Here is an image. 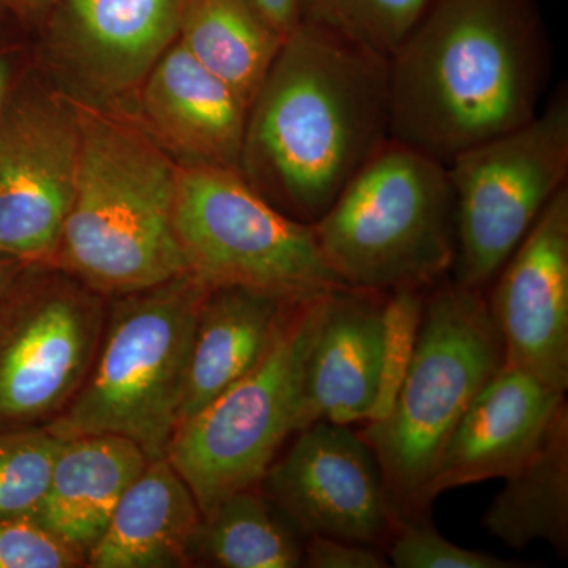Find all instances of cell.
<instances>
[{"label": "cell", "instance_id": "obj_1", "mask_svg": "<svg viewBox=\"0 0 568 568\" xmlns=\"http://www.w3.org/2000/svg\"><path fill=\"white\" fill-rule=\"evenodd\" d=\"M390 140V59L298 22L246 112L239 173L315 224Z\"/></svg>", "mask_w": 568, "mask_h": 568}, {"label": "cell", "instance_id": "obj_2", "mask_svg": "<svg viewBox=\"0 0 568 568\" xmlns=\"http://www.w3.org/2000/svg\"><path fill=\"white\" fill-rule=\"evenodd\" d=\"M549 70L538 0H433L390 58V140L448 164L537 115Z\"/></svg>", "mask_w": 568, "mask_h": 568}, {"label": "cell", "instance_id": "obj_3", "mask_svg": "<svg viewBox=\"0 0 568 568\" xmlns=\"http://www.w3.org/2000/svg\"><path fill=\"white\" fill-rule=\"evenodd\" d=\"M77 110V190L50 264L104 298L189 274L174 227L178 164L136 126Z\"/></svg>", "mask_w": 568, "mask_h": 568}, {"label": "cell", "instance_id": "obj_4", "mask_svg": "<svg viewBox=\"0 0 568 568\" xmlns=\"http://www.w3.org/2000/svg\"><path fill=\"white\" fill-rule=\"evenodd\" d=\"M324 263L345 286L426 291L457 256V204L446 163L388 140L315 224Z\"/></svg>", "mask_w": 568, "mask_h": 568}, {"label": "cell", "instance_id": "obj_5", "mask_svg": "<svg viewBox=\"0 0 568 568\" xmlns=\"http://www.w3.org/2000/svg\"><path fill=\"white\" fill-rule=\"evenodd\" d=\"M207 287L192 274L118 295L91 369L47 429L61 439L115 435L163 458L181 420L194 325Z\"/></svg>", "mask_w": 568, "mask_h": 568}, {"label": "cell", "instance_id": "obj_6", "mask_svg": "<svg viewBox=\"0 0 568 568\" xmlns=\"http://www.w3.org/2000/svg\"><path fill=\"white\" fill-rule=\"evenodd\" d=\"M504 364L487 291L448 276L425 294L417 349L392 413L361 436L383 469L398 526L425 519L424 491L448 437Z\"/></svg>", "mask_w": 568, "mask_h": 568}, {"label": "cell", "instance_id": "obj_7", "mask_svg": "<svg viewBox=\"0 0 568 568\" xmlns=\"http://www.w3.org/2000/svg\"><path fill=\"white\" fill-rule=\"evenodd\" d=\"M174 227L189 274L207 290L241 286L304 301L345 286L324 263L313 224L284 215L237 170L179 166Z\"/></svg>", "mask_w": 568, "mask_h": 568}, {"label": "cell", "instance_id": "obj_8", "mask_svg": "<svg viewBox=\"0 0 568 568\" xmlns=\"http://www.w3.org/2000/svg\"><path fill=\"white\" fill-rule=\"evenodd\" d=\"M317 295L298 302L248 375L175 428L164 458L192 489L201 514L260 487L284 440L301 429L302 357Z\"/></svg>", "mask_w": 568, "mask_h": 568}, {"label": "cell", "instance_id": "obj_9", "mask_svg": "<svg viewBox=\"0 0 568 568\" xmlns=\"http://www.w3.org/2000/svg\"><path fill=\"white\" fill-rule=\"evenodd\" d=\"M457 204L450 278L487 291L545 207L568 185V91L511 132L447 164Z\"/></svg>", "mask_w": 568, "mask_h": 568}, {"label": "cell", "instance_id": "obj_10", "mask_svg": "<svg viewBox=\"0 0 568 568\" xmlns=\"http://www.w3.org/2000/svg\"><path fill=\"white\" fill-rule=\"evenodd\" d=\"M106 298L32 263L0 295V433L37 428L69 406L91 369Z\"/></svg>", "mask_w": 568, "mask_h": 568}, {"label": "cell", "instance_id": "obj_11", "mask_svg": "<svg viewBox=\"0 0 568 568\" xmlns=\"http://www.w3.org/2000/svg\"><path fill=\"white\" fill-rule=\"evenodd\" d=\"M260 489L308 536L384 544L398 528L394 500L373 448L349 425L316 422L295 433Z\"/></svg>", "mask_w": 568, "mask_h": 568}, {"label": "cell", "instance_id": "obj_12", "mask_svg": "<svg viewBox=\"0 0 568 568\" xmlns=\"http://www.w3.org/2000/svg\"><path fill=\"white\" fill-rule=\"evenodd\" d=\"M81 126L77 108L22 103L0 123V253L50 264L77 190Z\"/></svg>", "mask_w": 568, "mask_h": 568}, {"label": "cell", "instance_id": "obj_13", "mask_svg": "<svg viewBox=\"0 0 568 568\" xmlns=\"http://www.w3.org/2000/svg\"><path fill=\"white\" fill-rule=\"evenodd\" d=\"M488 287L504 362L566 394L568 185L552 197Z\"/></svg>", "mask_w": 568, "mask_h": 568}, {"label": "cell", "instance_id": "obj_14", "mask_svg": "<svg viewBox=\"0 0 568 568\" xmlns=\"http://www.w3.org/2000/svg\"><path fill=\"white\" fill-rule=\"evenodd\" d=\"M564 403V392L504 362L448 437L426 484V511L448 489L515 473L544 439Z\"/></svg>", "mask_w": 568, "mask_h": 568}, {"label": "cell", "instance_id": "obj_15", "mask_svg": "<svg viewBox=\"0 0 568 568\" xmlns=\"http://www.w3.org/2000/svg\"><path fill=\"white\" fill-rule=\"evenodd\" d=\"M386 295L339 286L315 298L302 357L301 429L316 422H368Z\"/></svg>", "mask_w": 568, "mask_h": 568}, {"label": "cell", "instance_id": "obj_16", "mask_svg": "<svg viewBox=\"0 0 568 568\" xmlns=\"http://www.w3.org/2000/svg\"><path fill=\"white\" fill-rule=\"evenodd\" d=\"M185 0H55L48 31L78 69L110 92L145 80L178 40Z\"/></svg>", "mask_w": 568, "mask_h": 568}, {"label": "cell", "instance_id": "obj_17", "mask_svg": "<svg viewBox=\"0 0 568 568\" xmlns=\"http://www.w3.org/2000/svg\"><path fill=\"white\" fill-rule=\"evenodd\" d=\"M142 85L141 110L153 134L190 164L239 171L248 108L175 40Z\"/></svg>", "mask_w": 568, "mask_h": 568}, {"label": "cell", "instance_id": "obj_18", "mask_svg": "<svg viewBox=\"0 0 568 568\" xmlns=\"http://www.w3.org/2000/svg\"><path fill=\"white\" fill-rule=\"evenodd\" d=\"M298 302L250 287L207 290L194 325L179 424L263 361Z\"/></svg>", "mask_w": 568, "mask_h": 568}, {"label": "cell", "instance_id": "obj_19", "mask_svg": "<svg viewBox=\"0 0 568 568\" xmlns=\"http://www.w3.org/2000/svg\"><path fill=\"white\" fill-rule=\"evenodd\" d=\"M133 440L115 435L63 439L33 519L81 556L99 541L123 493L148 466Z\"/></svg>", "mask_w": 568, "mask_h": 568}, {"label": "cell", "instance_id": "obj_20", "mask_svg": "<svg viewBox=\"0 0 568 568\" xmlns=\"http://www.w3.org/2000/svg\"><path fill=\"white\" fill-rule=\"evenodd\" d=\"M200 506L166 458L149 459L85 555L92 568L190 567Z\"/></svg>", "mask_w": 568, "mask_h": 568}, {"label": "cell", "instance_id": "obj_21", "mask_svg": "<svg viewBox=\"0 0 568 568\" xmlns=\"http://www.w3.org/2000/svg\"><path fill=\"white\" fill-rule=\"evenodd\" d=\"M489 504L481 526L507 547L547 541L568 552V406L559 407L544 439Z\"/></svg>", "mask_w": 568, "mask_h": 568}, {"label": "cell", "instance_id": "obj_22", "mask_svg": "<svg viewBox=\"0 0 568 568\" xmlns=\"http://www.w3.org/2000/svg\"><path fill=\"white\" fill-rule=\"evenodd\" d=\"M286 37L252 0H185L178 40L250 106Z\"/></svg>", "mask_w": 568, "mask_h": 568}, {"label": "cell", "instance_id": "obj_23", "mask_svg": "<svg viewBox=\"0 0 568 568\" xmlns=\"http://www.w3.org/2000/svg\"><path fill=\"white\" fill-rule=\"evenodd\" d=\"M302 536L260 487L242 489L201 517L190 547V566L304 567Z\"/></svg>", "mask_w": 568, "mask_h": 568}, {"label": "cell", "instance_id": "obj_24", "mask_svg": "<svg viewBox=\"0 0 568 568\" xmlns=\"http://www.w3.org/2000/svg\"><path fill=\"white\" fill-rule=\"evenodd\" d=\"M433 0H302L301 22L390 59Z\"/></svg>", "mask_w": 568, "mask_h": 568}, {"label": "cell", "instance_id": "obj_25", "mask_svg": "<svg viewBox=\"0 0 568 568\" xmlns=\"http://www.w3.org/2000/svg\"><path fill=\"white\" fill-rule=\"evenodd\" d=\"M62 443L44 426L0 433V518L36 515Z\"/></svg>", "mask_w": 568, "mask_h": 568}, {"label": "cell", "instance_id": "obj_26", "mask_svg": "<svg viewBox=\"0 0 568 568\" xmlns=\"http://www.w3.org/2000/svg\"><path fill=\"white\" fill-rule=\"evenodd\" d=\"M426 291L402 287L386 295L381 328L379 376L366 424H377L387 418L398 398L416 354Z\"/></svg>", "mask_w": 568, "mask_h": 568}, {"label": "cell", "instance_id": "obj_27", "mask_svg": "<svg viewBox=\"0 0 568 568\" xmlns=\"http://www.w3.org/2000/svg\"><path fill=\"white\" fill-rule=\"evenodd\" d=\"M396 568H523V560L497 558L488 552L458 547L437 532L426 519L405 521L396 528L388 548Z\"/></svg>", "mask_w": 568, "mask_h": 568}, {"label": "cell", "instance_id": "obj_28", "mask_svg": "<svg viewBox=\"0 0 568 568\" xmlns=\"http://www.w3.org/2000/svg\"><path fill=\"white\" fill-rule=\"evenodd\" d=\"M85 567L84 556L31 517L0 518V568Z\"/></svg>", "mask_w": 568, "mask_h": 568}, {"label": "cell", "instance_id": "obj_29", "mask_svg": "<svg viewBox=\"0 0 568 568\" xmlns=\"http://www.w3.org/2000/svg\"><path fill=\"white\" fill-rule=\"evenodd\" d=\"M304 566L310 568H386L390 566L373 545L324 536L306 537Z\"/></svg>", "mask_w": 568, "mask_h": 568}, {"label": "cell", "instance_id": "obj_30", "mask_svg": "<svg viewBox=\"0 0 568 568\" xmlns=\"http://www.w3.org/2000/svg\"><path fill=\"white\" fill-rule=\"evenodd\" d=\"M252 2L283 37L290 36L301 22L302 0H252Z\"/></svg>", "mask_w": 568, "mask_h": 568}, {"label": "cell", "instance_id": "obj_31", "mask_svg": "<svg viewBox=\"0 0 568 568\" xmlns=\"http://www.w3.org/2000/svg\"><path fill=\"white\" fill-rule=\"evenodd\" d=\"M55 0H0V10L21 20L43 21Z\"/></svg>", "mask_w": 568, "mask_h": 568}, {"label": "cell", "instance_id": "obj_32", "mask_svg": "<svg viewBox=\"0 0 568 568\" xmlns=\"http://www.w3.org/2000/svg\"><path fill=\"white\" fill-rule=\"evenodd\" d=\"M26 265H28V263H24V261L17 260V257L9 256V254L0 253V295L9 290L10 284L21 274Z\"/></svg>", "mask_w": 568, "mask_h": 568}, {"label": "cell", "instance_id": "obj_33", "mask_svg": "<svg viewBox=\"0 0 568 568\" xmlns=\"http://www.w3.org/2000/svg\"><path fill=\"white\" fill-rule=\"evenodd\" d=\"M7 74L2 63H0V102H2L3 92H6Z\"/></svg>", "mask_w": 568, "mask_h": 568}]
</instances>
